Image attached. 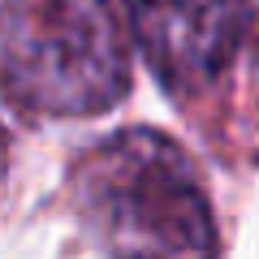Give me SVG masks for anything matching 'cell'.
Returning a JSON list of instances; mask_svg holds the SVG:
<instances>
[{
    "mask_svg": "<svg viewBox=\"0 0 259 259\" xmlns=\"http://www.w3.org/2000/svg\"><path fill=\"white\" fill-rule=\"evenodd\" d=\"M5 164H9V134L0 125V177H5Z\"/></svg>",
    "mask_w": 259,
    "mask_h": 259,
    "instance_id": "4",
    "label": "cell"
},
{
    "mask_svg": "<svg viewBox=\"0 0 259 259\" xmlns=\"http://www.w3.org/2000/svg\"><path fill=\"white\" fill-rule=\"evenodd\" d=\"M74 203L117 255H212L221 246L199 168L156 130H121L74 168Z\"/></svg>",
    "mask_w": 259,
    "mask_h": 259,
    "instance_id": "1",
    "label": "cell"
},
{
    "mask_svg": "<svg viewBox=\"0 0 259 259\" xmlns=\"http://www.w3.org/2000/svg\"><path fill=\"white\" fill-rule=\"evenodd\" d=\"M130 30L168 91L221 82L255 26L250 0H125Z\"/></svg>",
    "mask_w": 259,
    "mask_h": 259,
    "instance_id": "3",
    "label": "cell"
},
{
    "mask_svg": "<svg viewBox=\"0 0 259 259\" xmlns=\"http://www.w3.org/2000/svg\"><path fill=\"white\" fill-rule=\"evenodd\" d=\"M0 91L39 117H95L130 91V44L108 0H0Z\"/></svg>",
    "mask_w": 259,
    "mask_h": 259,
    "instance_id": "2",
    "label": "cell"
}]
</instances>
